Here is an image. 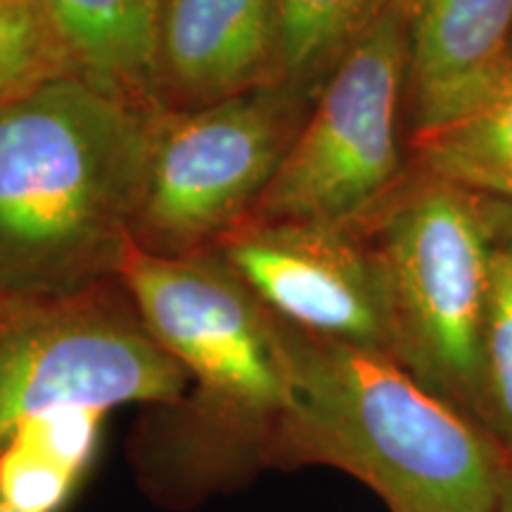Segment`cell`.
<instances>
[{"label": "cell", "instance_id": "6da1fadb", "mask_svg": "<svg viewBox=\"0 0 512 512\" xmlns=\"http://www.w3.org/2000/svg\"><path fill=\"white\" fill-rule=\"evenodd\" d=\"M119 283L188 377V392L145 408L128 439L147 501L188 512L271 472L290 403L278 318L214 249L159 256L133 245Z\"/></svg>", "mask_w": 512, "mask_h": 512}, {"label": "cell", "instance_id": "7a4b0ae2", "mask_svg": "<svg viewBox=\"0 0 512 512\" xmlns=\"http://www.w3.org/2000/svg\"><path fill=\"white\" fill-rule=\"evenodd\" d=\"M162 112L81 76L0 107V294L117 283Z\"/></svg>", "mask_w": 512, "mask_h": 512}, {"label": "cell", "instance_id": "3957f363", "mask_svg": "<svg viewBox=\"0 0 512 512\" xmlns=\"http://www.w3.org/2000/svg\"><path fill=\"white\" fill-rule=\"evenodd\" d=\"M278 323L290 403L273 470L335 467L389 512H494L512 465L477 420L389 354Z\"/></svg>", "mask_w": 512, "mask_h": 512}, {"label": "cell", "instance_id": "277c9868", "mask_svg": "<svg viewBox=\"0 0 512 512\" xmlns=\"http://www.w3.org/2000/svg\"><path fill=\"white\" fill-rule=\"evenodd\" d=\"M358 226L380 256L392 358L479 422L491 275L484 200L413 171Z\"/></svg>", "mask_w": 512, "mask_h": 512}, {"label": "cell", "instance_id": "5b68a950", "mask_svg": "<svg viewBox=\"0 0 512 512\" xmlns=\"http://www.w3.org/2000/svg\"><path fill=\"white\" fill-rule=\"evenodd\" d=\"M185 392L119 280L67 297L0 294V451L48 415L166 406Z\"/></svg>", "mask_w": 512, "mask_h": 512}, {"label": "cell", "instance_id": "8992f818", "mask_svg": "<svg viewBox=\"0 0 512 512\" xmlns=\"http://www.w3.org/2000/svg\"><path fill=\"white\" fill-rule=\"evenodd\" d=\"M313 100L266 83L192 110H164L133 245L159 256L207 252L254 214Z\"/></svg>", "mask_w": 512, "mask_h": 512}, {"label": "cell", "instance_id": "52a82bcc", "mask_svg": "<svg viewBox=\"0 0 512 512\" xmlns=\"http://www.w3.org/2000/svg\"><path fill=\"white\" fill-rule=\"evenodd\" d=\"M408 93L406 0L389 10L320 86L252 216L358 223L403 174L399 114Z\"/></svg>", "mask_w": 512, "mask_h": 512}, {"label": "cell", "instance_id": "ba28073f", "mask_svg": "<svg viewBox=\"0 0 512 512\" xmlns=\"http://www.w3.org/2000/svg\"><path fill=\"white\" fill-rule=\"evenodd\" d=\"M214 252L283 323L392 356L380 256L358 223L249 216Z\"/></svg>", "mask_w": 512, "mask_h": 512}, {"label": "cell", "instance_id": "9c48e42d", "mask_svg": "<svg viewBox=\"0 0 512 512\" xmlns=\"http://www.w3.org/2000/svg\"><path fill=\"white\" fill-rule=\"evenodd\" d=\"M278 81L275 0H169L159 29L164 110H192Z\"/></svg>", "mask_w": 512, "mask_h": 512}, {"label": "cell", "instance_id": "30bf717a", "mask_svg": "<svg viewBox=\"0 0 512 512\" xmlns=\"http://www.w3.org/2000/svg\"><path fill=\"white\" fill-rule=\"evenodd\" d=\"M413 133L458 117L512 46V0H406Z\"/></svg>", "mask_w": 512, "mask_h": 512}, {"label": "cell", "instance_id": "8fae6325", "mask_svg": "<svg viewBox=\"0 0 512 512\" xmlns=\"http://www.w3.org/2000/svg\"><path fill=\"white\" fill-rule=\"evenodd\" d=\"M166 3L41 0L81 79L155 107H162L157 48Z\"/></svg>", "mask_w": 512, "mask_h": 512}, {"label": "cell", "instance_id": "7c38bea8", "mask_svg": "<svg viewBox=\"0 0 512 512\" xmlns=\"http://www.w3.org/2000/svg\"><path fill=\"white\" fill-rule=\"evenodd\" d=\"M415 171L512 207V46L496 79L458 117L411 136Z\"/></svg>", "mask_w": 512, "mask_h": 512}, {"label": "cell", "instance_id": "4fadbf2b", "mask_svg": "<svg viewBox=\"0 0 512 512\" xmlns=\"http://www.w3.org/2000/svg\"><path fill=\"white\" fill-rule=\"evenodd\" d=\"M107 413L76 408L22 427L0 451V501L19 512H57L91 463Z\"/></svg>", "mask_w": 512, "mask_h": 512}, {"label": "cell", "instance_id": "5bb4252c", "mask_svg": "<svg viewBox=\"0 0 512 512\" xmlns=\"http://www.w3.org/2000/svg\"><path fill=\"white\" fill-rule=\"evenodd\" d=\"M403 0H275L278 81L316 100L351 48Z\"/></svg>", "mask_w": 512, "mask_h": 512}, {"label": "cell", "instance_id": "9a60e30c", "mask_svg": "<svg viewBox=\"0 0 512 512\" xmlns=\"http://www.w3.org/2000/svg\"><path fill=\"white\" fill-rule=\"evenodd\" d=\"M484 214L489 223L491 275L479 422L512 465V207L484 200Z\"/></svg>", "mask_w": 512, "mask_h": 512}, {"label": "cell", "instance_id": "2e32d148", "mask_svg": "<svg viewBox=\"0 0 512 512\" xmlns=\"http://www.w3.org/2000/svg\"><path fill=\"white\" fill-rule=\"evenodd\" d=\"M79 76L41 0H0V107Z\"/></svg>", "mask_w": 512, "mask_h": 512}, {"label": "cell", "instance_id": "e0dca14e", "mask_svg": "<svg viewBox=\"0 0 512 512\" xmlns=\"http://www.w3.org/2000/svg\"><path fill=\"white\" fill-rule=\"evenodd\" d=\"M494 512H512V470L508 479H505L503 489H501V496H498V503Z\"/></svg>", "mask_w": 512, "mask_h": 512}, {"label": "cell", "instance_id": "ac0fdd59", "mask_svg": "<svg viewBox=\"0 0 512 512\" xmlns=\"http://www.w3.org/2000/svg\"><path fill=\"white\" fill-rule=\"evenodd\" d=\"M0 512H19V510H15V508H10V505H5L3 501H0Z\"/></svg>", "mask_w": 512, "mask_h": 512}]
</instances>
